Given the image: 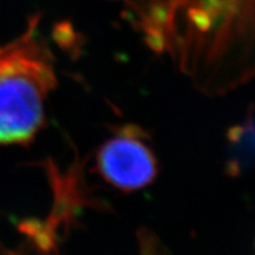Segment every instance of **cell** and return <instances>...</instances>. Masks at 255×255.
Returning a JSON list of instances; mask_svg holds the SVG:
<instances>
[{"mask_svg": "<svg viewBox=\"0 0 255 255\" xmlns=\"http://www.w3.org/2000/svg\"><path fill=\"white\" fill-rule=\"evenodd\" d=\"M0 255H6V254H4L1 251H0Z\"/></svg>", "mask_w": 255, "mask_h": 255, "instance_id": "cell-4", "label": "cell"}, {"mask_svg": "<svg viewBox=\"0 0 255 255\" xmlns=\"http://www.w3.org/2000/svg\"><path fill=\"white\" fill-rule=\"evenodd\" d=\"M227 170L237 175L255 168V113L234 126L227 136Z\"/></svg>", "mask_w": 255, "mask_h": 255, "instance_id": "cell-3", "label": "cell"}, {"mask_svg": "<svg viewBox=\"0 0 255 255\" xmlns=\"http://www.w3.org/2000/svg\"><path fill=\"white\" fill-rule=\"evenodd\" d=\"M96 170L111 187L135 191L150 186L158 174V161L150 138L141 128H117L96 154Z\"/></svg>", "mask_w": 255, "mask_h": 255, "instance_id": "cell-2", "label": "cell"}, {"mask_svg": "<svg viewBox=\"0 0 255 255\" xmlns=\"http://www.w3.org/2000/svg\"><path fill=\"white\" fill-rule=\"evenodd\" d=\"M32 25L0 44V145L27 144L45 124L47 95L56 87L53 57Z\"/></svg>", "mask_w": 255, "mask_h": 255, "instance_id": "cell-1", "label": "cell"}]
</instances>
